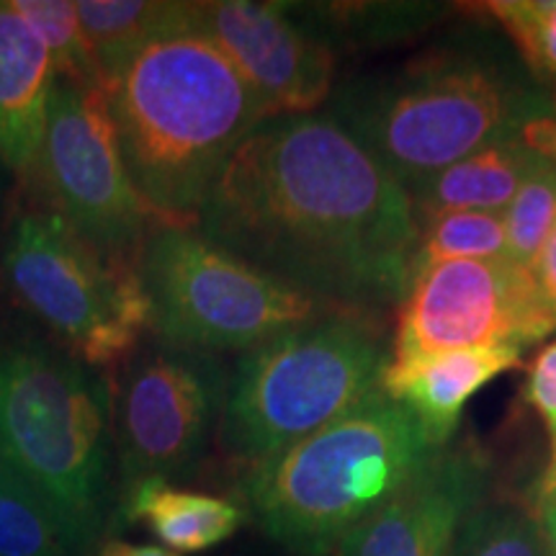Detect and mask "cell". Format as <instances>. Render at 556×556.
Wrapping results in <instances>:
<instances>
[{
	"label": "cell",
	"mask_w": 556,
	"mask_h": 556,
	"mask_svg": "<svg viewBox=\"0 0 556 556\" xmlns=\"http://www.w3.org/2000/svg\"><path fill=\"white\" fill-rule=\"evenodd\" d=\"M495 258H510L503 212H448L420 225L413 274L433 263Z\"/></svg>",
	"instance_id": "cell-21"
},
{
	"label": "cell",
	"mask_w": 556,
	"mask_h": 556,
	"mask_svg": "<svg viewBox=\"0 0 556 556\" xmlns=\"http://www.w3.org/2000/svg\"><path fill=\"white\" fill-rule=\"evenodd\" d=\"M186 18L245 75L268 119L315 114L330 101L338 52L299 16L294 3L204 0L186 3Z\"/></svg>",
	"instance_id": "cell-12"
},
{
	"label": "cell",
	"mask_w": 556,
	"mask_h": 556,
	"mask_svg": "<svg viewBox=\"0 0 556 556\" xmlns=\"http://www.w3.org/2000/svg\"><path fill=\"white\" fill-rule=\"evenodd\" d=\"M523 400L541 417L548 441V458L539 484V505L556 490V340L541 348L523 384Z\"/></svg>",
	"instance_id": "cell-26"
},
{
	"label": "cell",
	"mask_w": 556,
	"mask_h": 556,
	"mask_svg": "<svg viewBox=\"0 0 556 556\" xmlns=\"http://www.w3.org/2000/svg\"><path fill=\"white\" fill-rule=\"evenodd\" d=\"M13 296L88 368L131 358L152 330V302L135 261L80 238L52 208L13 212L3 240Z\"/></svg>",
	"instance_id": "cell-7"
},
{
	"label": "cell",
	"mask_w": 556,
	"mask_h": 556,
	"mask_svg": "<svg viewBox=\"0 0 556 556\" xmlns=\"http://www.w3.org/2000/svg\"><path fill=\"white\" fill-rule=\"evenodd\" d=\"M516 345L469 348L407 361H389L379 389L426 428L435 446H448L464 407L497 377L523 364Z\"/></svg>",
	"instance_id": "cell-14"
},
{
	"label": "cell",
	"mask_w": 556,
	"mask_h": 556,
	"mask_svg": "<svg viewBox=\"0 0 556 556\" xmlns=\"http://www.w3.org/2000/svg\"><path fill=\"white\" fill-rule=\"evenodd\" d=\"M490 486L492 462L484 448L471 441L448 443L336 556H448L458 528L490 497Z\"/></svg>",
	"instance_id": "cell-13"
},
{
	"label": "cell",
	"mask_w": 556,
	"mask_h": 556,
	"mask_svg": "<svg viewBox=\"0 0 556 556\" xmlns=\"http://www.w3.org/2000/svg\"><path fill=\"white\" fill-rule=\"evenodd\" d=\"M5 165L3 160H0V206H3V197H5Z\"/></svg>",
	"instance_id": "cell-30"
},
{
	"label": "cell",
	"mask_w": 556,
	"mask_h": 556,
	"mask_svg": "<svg viewBox=\"0 0 556 556\" xmlns=\"http://www.w3.org/2000/svg\"><path fill=\"white\" fill-rule=\"evenodd\" d=\"M510 258L536 266L541 250L556 232V160L541 157L503 212Z\"/></svg>",
	"instance_id": "cell-25"
},
{
	"label": "cell",
	"mask_w": 556,
	"mask_h": 556,
	"mask_svg": "<svg viewBox=\"0 0 556 556\" xmlns=\"http://www.w3.org/2000/svg\"><path fill=\"white\" fill-rule=\"evenodd\" d=\"M96 556H180V554L155 544H131V541L109 539L103 541V544H99Z\"/></svg>",
	"instance_id": "cell-28"
},
{
	"label": "cell",
	"mask_w": 556,
	"mask_h": 556,
	"mask_svg": "<svg viewBox=\"0 0 556 556\" xmlns=\"http://www.w3.org/2000/svg\"><path fill=\"white\" fill-rule=\"evenodd\" d=\"M29 178L47 208L90 245L139 263L152 217L124 165L103 90L58 78L45 142Z\"/></svg>",
	"instance_id": "cell-9"
},
{
	"label": "cell",
	"mask_w": 556,
	"mask_h": 556,
	"mask_svg": "<svg viewBox=\"0 0 556 556\" xmlns=\"http://www.w3.org/2000/svg\"><path fill=\"white\" fill-rule=\"evenodd\" d=\"M299 16L315 29L338 54L345 50H384L435 29L456 13L451 3H294Z\"/></svg>",
	"instance_id": "cell-18"
},
{
	"label": "cell",
	"mask_w": 556,
	"mask_h": 556,
	"mask_svg": "<svg viewBox=\"0 0 556 556\" xmlns=\"http://www.w3.org/2000/svg\"><path fill=\"white\" fill-rule=\"evenodd\" d=\"M197 229L263 274L377 319L405 302L420 238L405 186L328 111L250 131Z\"/></svg>",
	"instance_id": "cell-1"
},
{
	"label": "cell",
	"mask_w": 556,
	"mask_h": 556,
	"mask_svg": "<svg viewBox=\"0 0 556 556\" xmlns=\"http://www.w3.org/2000/svg\"><path fill=\"white\" fill-rule=\"evenodd\" d=\"M114 402L93 368L34 338L0 340V454L86 554L114 505Z\"/></svg>",
	"instance_id": "cell-5"
},
{
	"label": "cell",
	"mask_w": 556,
	"mask_h": 556,
	"mask_svg": "<svg viewBox=\"0 0 556 556\" xmlns=\"http://www.w3.org/2000/svg\"><path fill=\"white\" fill-rule=\"evenodd\" d=\"M219 356L155 338L124 361L114 402L122 490L142 479H184L217 433L229 389Z\"/></svg>",
	"instance_id": "cell-10"
},
{
	"label": "cell",
	"mask_w": 556,
	"mask_h": 556,
	"mask_svg": "<svg viewBox=\"0 0 556 556\" xmlns=\"http://www.w3.org/2000/svg\"><path fill=\"white\" fill-rule=\"evenodd\" d=\"M539 518L541 528H544L546 552L548 556H556V490L539 505Z\"/></svg>",
	"instance_id": "cell-29"
},
{
	"label": "cell",
	"mask_w": 556,
	"mask_h": 556,
	"mask_svg": "<svg viewBox=\"0 0 556 556\" xmlns=\"http://www.w3.org/2000/svg\"><path fill=\"white\" fill-rule=\"evenodd\" d=\"M137 266L152 302L155 338L214 356L250 351L299 325L343 315L214 245L199 229L155 227Z\"/></svg>",
	"instance_id": "cell-8"
},
{
	"label": "cell",
	"mask_w": 556,
	"mask_h": 556,
	"mask_svg": "<svg viewBox=\"0 0 556 556\" xmlns=\"http://www.w3.org/2000/svg\"><path fill=\"white\" fill-rule=\"evenodd\" d=\"M539 160L518 131L458 160L407 189L417 227L448 212H505Z\"/></svg>",
	"instance_id": "cell-17"
},
{
	"label": "cell",
	"mask_w": 556,
	"mask_h": 556,
	"mask_svg": "<svg viewBox=\"0 0 556 556\" xmlns=\"http://www.w3.org/2000/svg\"><path fill=\"white\" fill-rule=\"evenodd\" d=\"M389 361L377 317L343 312L281 332L240 356L217 443L248 471L261 467L371 397Z\"/></svg>",
	"instance_id": "cell-6"
},
{
	"label": "cell",
	"mask_w": 556,
	"mask_h": 556,
	"mask_svg": "<svg viewBox=\"0 0 556 556\" xmlns=\"http://www.w3.org/2000/svg\"><path fill=\"white\" fill-rule=\"evenodd\" d=\"M471 9L495 21L533 78L556 90V0H490Z\"/></svg>",
	"instance_id": "cell-24"
},
{
	"label": "cell",
	"mask_w": 556,
	"mask_h": 556,
	"mask_svg": "<svg viewBox=\"0 0 556 556\" xmlns=\"http://www.w3.org/2000/svg\"><path fill=\"white\" fill-rule=\"evenodd\" d=\"M556 332V309L536 274L513 258L417 268L397 307L392 361L469 348L528 351Z\"/></svg>",
	"instance_id": "cell-11"
},
{
	"label": "cell",
	"mask_w": 556,
	"mask_h": 556,
	"mask_svg": "<svg viewBox=\"0 0 556 556\" xmlns=\"http://www.w3.org/2000/svg\"><path fill=\"white\" fill-rule=\"evenodd\" d=\"M248 518V507L232 500L178 490L165 479H142L122 490L114 513V523L144 526L176 554H199L225 544Z\"/></svg>",
	"instance_id": "cell-16"
},
{
	"label": "cell",
	"mask_w": 556,
	"mask_h": 556,
	"mask_svg": "<svg viewBox=\"0 0 556 556\" xmlns=\"http://www.w3.org/2000/svg\"><path fill=\"white\" fill-rule=\"evenodd\" d=\"M11 3L47 45L58 67V78L106 93V83L90 54L75 3L67 0H11Z\"/></svg>",
	"instance_id": "cell-23"
},
{
	"label": "cell",
	"mask_w": 556,
	"mask_h": 556,
	"mask_svg": "<svg viewBox=\"0 0 556 556\" xmlns=\"http://www.w3.org/2000/svg\"><path fill=\"white\" fill-rule=\"evenodd\" d=\"M554 99L556 90L533 78L505 34L477 21L400 65L343 80L325 111L413 189L516 135Z\"/></svg>",
	"instance_id": "cell-2"
},
{
	"label": "cell",
	"mask_w": 556,
	"mask_h": 556,
	"mask_svg": "<svg viewBox=\"0 0 556 556\" xmlns=\"http://www.w3.org/2000/svg\"><path fill=\"white\" fill-rule=\"evenodd\" d=\"M106 96L131 184L165 227H199L229 157L268 119L245 75L189 18L144 47Z\"/></svg>",
	"instance_id": "cell-3"
},
{
	"label": "cell",
	"mask_w": 556,
	"mask_h": 556,
	"mask_svg": "<svg viewBox=\"0 0 556 556\" xmlns=\"http://www.w3.org/2000/svg\"><path fill=\"white\" fill-rule=\"evenodd\" d=\"M58 67L39 34L0 0V160L29 176L45 142Z\"/></svg>",
	"instance_id": "cell-15"
},
{
	"label": "cell",
	"mask_w": 556,
	"mask_h": 556,
	"mask_svg": "<svg viewBox=\"0 0 556 556\" xmlns=\"http://www.w3.org/2000/svg\"><path fill=\"white\" fill-rule=\"evenodd\" d=\"M232 556H261V554H232Z\"/></svg>",
	"instance_id": "cell-31"
},
{
	"label": "cell",
	"mask_w": 556,
	"mask_h": 556,
	"mask_svg": "<svg viewBox=\"0 0 556 556\" xmlns=\"http://www.w3.org/2000/svg\"><path fill=\"white\" fill-rule=\"evenodd\" d=\"M0 556H80L50 503L0 454Z\"/></svg>",
	"instance_id": "cell-20"
},
{
	"label": "cell",
	"mask_w": 556,
	"mask_h": 556,
	"mask_svg": "<svg viewBox=\"0 0 556 556\" xmlns=\"http://www.w3.org/2000/svg\"><path fill=\"white\" fill-rule=\"evenodd\" d=\"M533 274H536L541 289H544L548 302H552L556 309V232L552 235V240L546 242V248L541 250L536 266H533Z\"/></svg>",
	"instance_id": "cell-27"
},
{
	"label": "cell",
	"mask_w": 556,
	"mask_h": 556,
	"mask_svg": "<svg viewBox=\"0 0 556 556\" xmlns=\"http://www.w3.org/2000/svg\"><path fill=\"white\" fill-rule=\"evenodd\" d=\"M448 556H548L536 510L486 497L458 528Z\"/></svg>",
	"instance_id": "cell-22"
},
{
	"label": "cell",
	"mask_w": 556,
	"mask_h": 556,
	"mask_svg": "<svg viewBox=\"0 0 556 556\" xmlns=\"http://www.w3.org/2000/svg\"><path fill=\"white\" fill-rule=\"evenodd\" d=\"M83 34L106 90L144 47L186 26V3L160 0H80Z\"/></svg>",
	"instance_id": "cell-19"
},
{
	"label": "cell",
	"mask_w": 556,
	"mask_h": 556,
	"mask_svg": "<svg viewBox=\"0 0 556 556\" xmlns=\"http://www.w3.org/2000/svg\"><path fill=\"white\" fill-rule=\"evenodd\" d=\"M438 454L441 446L415 415L377 389L351 413L250 469L248 516L289 554L336 556Z\"/></svg>",
	"instance_id": "cell-4"
}]
</instances>
